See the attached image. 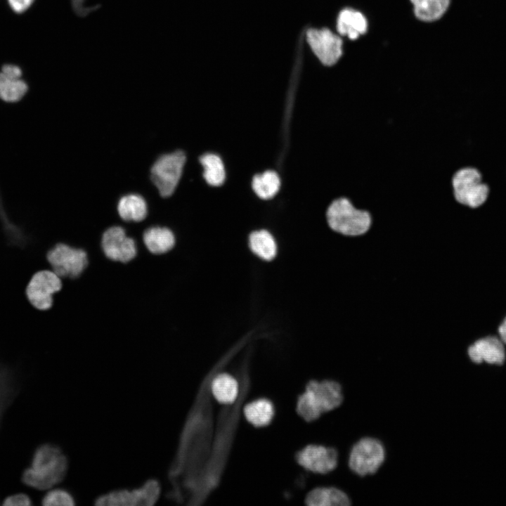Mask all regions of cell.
Returning a JSON list of instances; mask_svg holds the SVG:
<instances>
[{
  "label": "cell",
  "instance_id": "1",
  "mask_svg": "<svg viewBox=\"0 0 506 506\" xmlns=\"http://www.w3.org/2000/svg\"><path fill=\"white\" fill-rule=\"evenodd\" d=\"M67 469L68 460L62 449L55 444L44 443L34 450L21 481L29 487L48 490L65 479Z\"/></svg>",
  "mask_w": 506,
  "mask_h": 506
},
{
  "label": "cell",
  "instance_id": "2",
  "mask_svg": "<svg viewBox=\"0 0 506 506\" xmlns=\"http://www.w3.org/2000/svg\"><path fill=\"white\" fill-rule=\"evenodd\" d=\"M325 216L329 228L344 236L362 235L368 231L372 224L370 212L357 208L346 197L333 200L327 208Z\"/></svg>",
  "mask_w": 506,
  "mask_h": 506
},
{
  "label": "cell",
  "instance_id": "3",
  "mask_svg": "<svg viewBox=\"0 0 506 506\" xmlns=\"http://www.w3.org/2000/svg\"><path fill=\"white\" fill-rule=\"evenodd\" d=\"M386 455V448L381 440L365 436L351 446L348 455V467L358 476L374 475L385 462Z\"/></svg>",
  "mask_w": 506,
  "mask_h": 506
},
{
  "label": "cell",
  "instance_id": "4",
  "mask_svg": "<svg viewBox=\"0 0 506 506\" xmlns=\"http://www.w3.org/2000/svg\"><path fill=\"white\" fill-rule=\"evenodd\" d=\"M451 185L455 201L471 209L484 205L489 195V186L484 181L481 171L473 167L457 170L452 176Z\"/></svg>",
  "mask_w": 506,
  "mask_h": 506
},
{
  "label": "cell",
  "instance_id": "5",
  "mask_svg": "<svg viewBox=\"0 0 506 506\" xmlns=\"http://www.w3.org/2000/svg\"><path fill=\"white\" fill-rule=\"evenodd\" d=\"M50 269L61 279L79 278L89 265L86 251L65 242H58L46 254Z\"/></svg>",
  "mask_w": 506,
  "mask_h": 506
},
{
  "label": "cell",
  "instance_id": "6",
  "mask_svg": "<svg viewBox=\"0 0 506 506\" xmlns=\"http://www.w3.org/2000/svg\"><path fill=\"white\" fill-rule=\"evenodd\" d=\"M160 493L158 480L150 479L134 489H117L100 495L94 503L99 506H150L156 503Z\"/></svg>",
  "mask_w": 506,
  "mask_h": 506
},
{
  "label": "cell",
  "instance_id": "7",
  "mask_svg": "<svg viewBox=\"0 0 506 506\" xmlns=\"http://www.w3.org/2000/svg\"><path fill=\"white\" fill-rule=\"evenodd\" d=\"M186 160L184 153L177 150L160 156L153 164L151 180L162 197H168L176 190Z\"/></svg>",
  "mask_w": 506,
  "mask_h": 506
},
{
  "label": "cell",
  "instance_id": "8",
  "mask_svg": "<svg viewBox=\"0 0 506 506\" xmlns=\"http://www.w3.org/2000/svg\"><path fill=\"white\" fill-rule=\"evenodd\" d=\"M63 287V280L51 269H41L31 277L25 288V295L30 304L39 311L50 309L53 295Z\"/></svg>",
  "mask_w": 506,
  "mask_h": 506
},
{
  "label": "cell",
  "instance_id": "9",
  "mask_svg": "<svg viewBox=\"0 0 506 506\" xmlns=\"http://www.w3.org/2000/svg\"><path fill=\"white\" fill-rule=\"evenodd\" d=\"M100 247L105 257L115 262L128 263L138 253L135 239L129 236L125 228L119 224L112 225L103 231Z\"/></svg>",
  "mask_w": 506,
  "mask_h": 506
},
{
  "label": "cell",
  "instance_id": "10",
  "mask_svg": "<svg viewBox=\"0 0 506 506\" xmlns=\"http://www.w3.org/2000/svg\"><path fill=\"white\" fill-rule=\"evenodd\" d=\"M306 39L316 56L325 66L334 65L342 56V38L327 28L309 30Z\"/></svg>",
  "mask_w": 506,
  "mask_h": 506
},
{
  "label": "cell",
  "instance_id": "11",
  "mask_svg": "<svg viewBox=\"0 0 506 506\" xmlns=\"http://www.w3.org/2000/svg\"><path fill=\"white\" fill-rule=\"evenodd\" d=\"M297 460L309 472L326 474L337 467L339 453L332 446L309 444L298 452Z\"/></svg>",
  "mask_w": 506,
  "mask_h": 506
},
{
  "label": "cell",
  "instance_id": "12",
  "mask_svg": "<svg viewBox=\"0 0 506 506\" xmlns=\"http://www.w3.org/2000/svg\"><path fill=\"white\" fill-rule=\"evenodd\" d=\"M305 389L311 394L322 414L337 409L344 401L342 385L334 379L311 380Z\"/></svg>",
  "mask_w": 506,
  "mask_h": 506
},
{
  "label": "cell",
  "instance_id": "13",
  "mask_svg": "<svg viewBox=\"0 0 506 506\" xmlns=\"http://www.w3.org/2000/svg\"><path fill=\"white\" fill-rule=\"evenodd\" d=\"M467 354L475 363L485 361L490 364L502 365L505 360L504 343L495 336H488L476 340L469 346Z\"/></svg>",
  "mask_w": 506,
  "mask_h": 506
},
{
  "label": "cell",
  "instance_id": "14",
  "mask_svg": "<svg viewBox=\"0 0 506 506\" xmlns=\"http://www.w3.org/2000/svg\"><path fill=\"white\" fill-rule=\"evenodd\" d=\"M142 240L147 250L154 255L171 252L176 244L174 232L167 226L152 225L142 233Z\"/></svg>",
  "mask_w": 506,
  "mask_h": 506
},
{
  "label": "cell",
  "instance_id": "15",
  "mask_svg": "<svg viewBox=\"0 0 506 506\" xmlns=\"http://www.w3.org/2000/svg\"><path fill=\"white\" fill-rule=\"evenodd\" d=\"M368 29L365 16L360 11L351 8L342 9L337 19V30L339 35L346 36L351 40L357 39Z\"/></svg>",
  "mask_w": 506,
  "mask_h": 506
},
{
  "label": "cell",
  "instance_id": "16",
  "mask_svg": "<svg viewBox=\"0 0 506 506\" xmlns=\"http://www.w3.org/2000/svg\"><path fill=\"white\" fill-rule=\"evenodd\" d=\"M117 213L123 222L141 223L148 217V205L145 199L141 195L129 194L119 200Z\"/></svg>",
  "mask_w": 506,
  "mask_h": 506
},
{
  "label": "cell",
  "instance_id": "17",
  "mask_svg": "<svg viewBox=\"0 0 506 506\" xmlns=\"http://www.w3.org/2000/svg\"><path fill=\"white\" fill-rule=\"evenodd\" d=\"M19 391L20 381L15 370L0 363V427L6 411Z\"/></svg>",
  "mask_w": 506,
  "mask_h": 506
},
{
  "label": "cell",
  "instance_id": "18",
  "mask_svg": "<svg viewBox=\"0 0 506 506\" xmlns=\"http://www.w3.org/2000/svg\"><path fill=\"white\" fill-rule=\"evenodd\" d=\"M306 502L310 506H349L351 499L342 489L324 486L311 490L306 497Z\"/></svg>",
  "mask_w": 506,
  "mask_h": 506
},
{
  "label": "cell",
  "instance_id": "19",
  "mask_svg": "<svg viewBox=\"0 0 506 506\" xmlns=\"http://www.w3.org/2000/svg\"><path fill=\"white\" fill-rule=\"evenodd\" d=\"M415 17L421 21L433 22L440 19L448 10L450 0H410Z\"/></svg>",
  "mask_w": 506,
  "mask_h": 506
},
{
  "label": "cell",
  "instance_id": "20",
  "mask_svg": "<svg viewBox=\"0 0 506 506\" xmlns=\"http://www.w3.org/2000/svg\"><path fill=\"white\" fill-rule=\"evenodd\" d=\"M27 91V85L21 77L0 71V98L7 102H15L22 98Z\"/></svg>",
  "mask_w": 506,
  "mask_h": 506
},
{
  "label": "cell",
  "instance_id": "21",
  "mask_svg": "<svg viewBox=\"0 0 506 506\" xmlns=\"http://www.w3.org/2000/svg\"><path fill=\"white\" fill-rule=\"evenodd\" d=\"M244 415L248 422L256 427L267 425L274 415L272 403L266 398L257 399L246 405Z\"/></svg>",
  "mask_w": 506,
  "mask_h": 506
},
{
  "label": "cell",
  "instance_id": "22",
  "mask_svg": "<svg viewBox=\"0 0 506 506\" xmlns=\"http://www.w3.org/2000/svg\"><path fill=\"white\" fill-rule=\"evenodd\" d=\"M252 251L264 260H271L276 254V244L270 233L261 230L252 233L249 238Z\"/></svg>",
  "mask_w": 506,
  "mask_h": 506
},
{
  "label": "cell",
  "instance_id": "23",
  "mask_svg": "<svg viewBox=\"0 0 506 506\" xmlns=\"http://www.w3.org/2000/svg\"><path fill=\"white\" fill-rule=\"evenodd\" d=\"M238 382L232 376L223 373L216 377L212 384L214 398L221 403H233L238 395Z\"/></svg>",
  "mask_w": 506,
  "mask_h": 506
},
{
  "label": "cell",
  "instance_id": "24",
  "mask_svg": "<svg viewBox=\"0 0 506 506\" xmlns=\"http://www.w3.org/2000/svg\"><path fill=\"white\" fill-rule=\"evenodd\" d=\"M280 186V180L274 171H266L255 175L252 180V188L259 197L266 200L275 195Z\"/></svg>",
  "mask_w": 506,
  "mask_h": 506
},
{
  "label": "cell",
  "instance_id": "25",
  "mask_svg": "<svg viewBox=\"0 0 506 506\" xmlns=\"http://www.w3.org/2000/svg\"><path fill=\"white\" fill-rule=\"evenodd\" d=\"M204 168L203 176L211 186H220L225 180V169L221 158L212 153H207L200 157Z\"/></svg>",
  "mask_w": 506,
  "mask_h": 506
},
{
  "label": "cell",
  "instance_id": "26",
  "mask_svg": "<svg viewBox=\"0 0 506 506\" xmlns=\"http://www.w3.org/2000/svg\"><path fill=\"white\" fill-rule=\"evenodd\" d=\"M297 411L298 414L306 422L315 421L322 415L311 394L307 390H305L298 398Z\"/></svg>",
  "mask_w": 506,
  "mask_h": 506
},
{
  "label": "cell",
  "instance_id": "27",
  "mask_svg": "<svg viewBox=\"0 0 506 506\" xmlns=\"http://www.w3.org/2000/svg\"><path fill=\"white\" fill-rule=\"evenodd\" d=\"M41 504L44 506H72L75 505V500L67 490L50 488L42 498Z\"/></svg>",
  "mask_w": 506,
  "mask_h": 506
},
{
  "label": "cell",
  "instance_id": "28",
  "mask_svg": "<svg viewBox=\"0 0 506 506\" xmlns=\"http://www.w3.org/2000/svg\"><path fill=\"white\" fill-rule=\"evenodd\" d=\"M3 505L6 506H30L32 502L27 494L19 493L7 496L4 500Z\"/></svg>",
  "mask_w": 506,
  "mask_h": 506
},
{
  "label": "cell",
  "instance_id": "29",
  "mask_svg": "<svg viewBox=\"0 0 506 506\" xmlns=\"http://www.w3.org/2000/svg\"><path fill=\"white\" fill-rule=\"evenodd\" d=\"M34 0H8L11 8L17 13L26 11L34 3Z\"/></svg>",
  "mask_w": 506,
  "mask_h": 506
},
{
  "label": "cell",
  "instance_id": "30",
  "mask_svg": "<svg viewBox=\"0 0 506 506\" xmlns=\"http://www.w3.org/2000/svg\"><path fill=\"white\" fill-rule=\"evenodd\" d=\"M86 0H71L72 6L74 11L76 14L80 17H84L88 15L91 11L96 9V7H87L85 6Z\"/></svg>",
  "mask_w": 506,
  "mask_h": 506
},
{
  "label": "cell",
  "instance_id": "31",
  "mask_svg": "<svg viewBox=\"0 0 506 506\" xmlns=\"http://www.w3.org/2000/svg\"><path fill=\"white\" fill-rule=\"evenodd\" d=\"M498 333L501 341L506 344V316L504 317L498 327Z\"/></svg>",
  "mask_w": 506,
  "mask_h": 506
}]
</instances>
